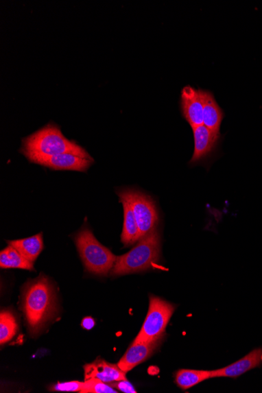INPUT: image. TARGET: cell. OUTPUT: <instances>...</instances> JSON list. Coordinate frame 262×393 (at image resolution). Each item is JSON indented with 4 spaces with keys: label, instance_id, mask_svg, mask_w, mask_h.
Listing matches in <instances>:
<instances>
[{
    "label": "cell",
    "instance_id": "cell-3",
    "mask_svg": "<svg viewBox=\"0 0 262 393\" xmlns=\"http://www.w3.org/2000/svg\"><path fill=\"white\" fill-rule=\"evenodd\" d=\"M160 234L154 230L141 238L128 253L117 257L111 275L117 277L149 270L160 259Z\"/></svg>",
    "mask_w": 262,
    "mask_h": 393
},
{
    "label": "cell",
    "instance_id": "cell-5",
    "mask_svg": "<svg viewBox=\"0 0 262 393\" xmlns=\"http://www.w3.org/2000/svg\"><path fill=\"white\" fill-rule=\"evenodd\" d=\"M117 193L119 199L127 200L132 207L139 228L140 239L156 230L160 221L159 213L150 195L130 188L119 189Z\"/></svg>",
    "mask_w": 262,
    "mask_h": 393
},
{
    "label": "cell",
    "instance_id": "cell-18",
    "mask_svg": "<svg viewBox=\"0 0 262 393\" xmlns=\"http://www.w3.org/2000/svg\"><path fill=\"white\" fill-rule=\"evenodd\" d=\"M18 323L14 315L8 310L1 311L0 314V344L9 342L17 334Z\"/></svg>",
    "mask_w": 262,
    "mask_h": 393
},
{
    "label": "cell",
    "instance_id": "cell-8",
    "mask_svg": "<svg viewBox=\"0 0 262 393\" xmlns=\"http://www.w3.org/2000/svg\"><path fill=\"white\" fill-rule=\"evenodd\" d=\"M181 106L183 117L192 128L203 125L204 102L201 89L191 86H184L182 91Z\"/></svg>",
    "mask_w": 262,
    "mask_h": 393
},
{
    "label": "cell",
    "instance_id": "cell-7",
    "mask_svg": "<svg viewBox=\"0 0 262 393\" xmlns=\"http://www.w3.org/2000/svg\"><path fill=\"white\" fill-rule=\"evenodd\" d=\"M54 171L86 172L94 163V159H86L73 154H62L51 156L34 157L29 160Z\"/></svg>",
    "mask_w": 262,
    "mask_h": 393
},
{
    "label": "cell",
    "instance_id": "cell-1",
    "mask_svg": "<svg viewBox=\"0 0 262 393\" xmlns=\"http://www.w3.org/2000/svg\"><path fill=\"white\" fill-rule=\"evenodd\" d=\"M56 296L45 275L26 283L23 292V312L29 333L36 335L56 315Z\"/></svg>",
    "mask_w": 262,
    "mask_h": 393
},
{
    "label": "cell",
    "instance_id": "cell-15",
    "mask_svg": "<svg viewBox=\"0 0 262 393\" xmlns=\"http://www.w3.org/2000/svg\"><path fill=\"white\" fill-rule=\"evenodd\" d=\"M8 243L12 246L16 250L19 251L26 259L34 263L38 257L41 254L43 247V233L35 235V236L17 240H10Z\"/></svg>",
    "mask_w": 262,
    "mask_h": 393
},
{
    "label": "cell",
    "instance_id": "cell-16",
    "mask_svg": "<svg viewBox=\"0 0 262 393\" xmlns=\"http://www.w3.org/2000/svg\"><path fill=\"white\" fill-rule=\"evenodd\" d=\"M0 267H1V269L35 270L34 263L26 259L23 255L21 254L19 251L10 245L3 249L0 253Z\"/></svg>",
    "mask_w": 262,
    "mask_h": 393
},
{
    "label": "cell",
    "instance_id": "cell-17",
    "mask_svg": "<svg viewBox=\"0 0 262 393\" xmlns=\"http://www.w3.org/2000/svg\"><path fill=\"white\" fill-rule=\"evenodd\" d=\"M211 377L212 370L182 369L176 374V383L180 389L187 390Z\"/></svg>",
    "mask_w": 262,
    "mask_h": 393
},
{
    "label": "cell",
    "instance_id": "cell-4",
    "mask_svg": "<svg viewBox=\"0 0 262 393\" xmlns=\"http://www.w3.org/2000/svg\"><path fill=\"white\" fill-rule=\"evenodd\" d=\"M73 239L86 271L107 276L116 263L117 256L98 241L88 226L82 228Z\"/></svg>",
    "mask_w": 262,
    "mask_h": 393
},
{
    "label": "cell",
    "instance_id": "cell-10",
    "mask_svg": "<svg viewBox=\"0 0 262 393\" xmlns=\"http://www.w3.org/2000/svg\"><path fill=\"white\" fill-rule=\"evenodd\" d=\"M194 135V152L190 163H199L210 156L216 149L220 134L213 132L204 125L193 128Z\"/></svg>",
    "mask_w": 262,
    "mask_h": 393
},
{
    "label": "cell",
    "instance_id": "cell-9",
    "mask_svg": "<svg viewBox=\"0 0 262 393\" xmlns=\"http://www.w3.org/2000/svg\"><path fill=\"white\" fill-rule=\"evenodd\" d=\"M161 340L156 342L134 341L118 363L119 368L128 373L138 365L146 361L160 346Z\"/></svg>",
    "mask_w": 262,
    "mask_h": 393
},
{
    "label": "cell",
    "instance_id": "cell-11",
    "mask_svg": "<svg viewBox=\"0 0 262 393\" xmlns=\"http://www.w3.org/2000/svg\"><path fill=\"white\" fill-rule=\"evenodd\" d=\"M262 363V348L254 349L243 358L226 368L212 370L211 378H238L248 371L259 368Z\"/></svg>",
    "mask_w": 262,
    "mask_h": 393
},
{
    "label": "cell",
    "instance_id": "cell-22",
    "mask_svg": "<svg viewBox=\"0 0 262 393\" xmlns=\"http://www.w3.org/2000/svg\"><path fill=\"white\" fill-rule=\"evenodd\" d=\"M95 325V321L94 319L91 318V316H87V318H85L82 320L81 326L82 327H84L85 330H91Z\"/></svg>",
    "mask_w": 262,
    "mask_h": 393
},
{
    "label": "cell",
    "instance_id": "cell-21",
    "mask_svg": "<svg viewBox=\"0 0 262 393\" xmlns=\"http://www.w3.org/2000/svg\"><path fill=\"white\" fill-rule=\"evenodd\" d=\"M114 389H116L118 391L123 392L125 393H136L137 391L134 389L132 384L130 383V382L127 380H121L118 381L112 382V383H109Z\"/></svg>",
    "mask_w": 262,
    "mask_h": 393
},
{
    "label": "cell",
    "instance_id": "cell-14",
    "mask_svg": "<svg viewBox=\"0 0 262 393\" xmlns=\"http://www.w3.org/2000/svg\"><path fill=\"white\" fill-rule=\"evenodd\" d=\"M119 202L123 204L124 215L121 241L125 247H129V246L139 241V228L132 207L127 200L119 199Z\"/></svg>",
    "mask_w": 262,
    "mask_h": 393
},
{
    "label": "cell",
    "instance_id": "cell-19",
    "mask_svg": "<svg viewBox=\"0 0 262 393\" xmlns=\"http://www.w3.org/2000/svg\"><path fill=\"white\" fill-rule=\"evenodd\" d=\"M81 393H117L110 385L106 383L99 379H91L86 380L82 388Z\"/></svg>",
    "mask_w": 262,
    "mask_h": 393
},
{
    "label": "cell",
    "instance_id": "cell-12",
    "mask_svg": "<svg viewBox=\"0 0 262 393\" xmlns=\"http://www.w3.org/2000/svg\"><path fill=\"white\" fill-rule=\"evenodd\" d=\"M84 368L85 381L97 379L109 384L114 381L127 380V373L120 369L118 365L108 363L100 358L92 364H86Z\"/></svg>",
    "mask_w": 262,
    "mask_h": 393
},
{
    "label": "cell",
    "instance_id": "cell-13",
    "mask_svg": "<svg viewBox=\"0 0 262 393\" xmlns=\"http://www.w3.org/2000/svg\"><path fill=\"white\" fill-rule=\"evenodd\" d=\"M201 94L204 102L203 125L213 132L220 134L221 123L224 118L222 108L211 91L201 90Z\"/></svg>",
    "mask_w": 262,
    "mask_h": 393
},
{
    "label": "cell",
    "instance_id": "cell-6",
    "mask_svg": "<svg viewBox=\"0 0 262 393\" xmlns=\"http://www.w3.org/2000/svg\"><path fill=\"white\" fill-rule=\"evenodd\" d=\"M174 305L165 300L151 296L148 314L144 321L136 342H156L162 340L167 326L174 312Z\"/></svg>",
    "mask_w": 262,
    "mask_h": 393
},
{
    "label": "cell",
    "instance_id": "cell-20",
    "mask_svg": "<svg viewBox=\"0 0 262 393\" xmlns=\"http://www.w3.org/2000/svg\"><path fill=\"white\" fill-rule=\"evenodd\" d=\"M84 382L81 381H69L64 383H58L53 385L49 390L52 392H80L83 388Z\"/></svg>",
    "mask_w": 262,
    "mask_h": 393
},
{
    "label": "cell",
    "instance_id": "cell-2",
    "mask_svg": "<svg viewBox=\"0 0 262 393\" xmlns=\"http://www.w3.org/2000/svg\"><path fill=\"white\" fill-rule=\"evenodd\" d=\"M20 152L29 160L34 157L51 156L67 152L86 159H93L83 147L65 138L61 129L53 123L47 124L23 139Z\"/></svg>",
    "mask_w": 262,
    "mask_h": 393
}]
</instances>
